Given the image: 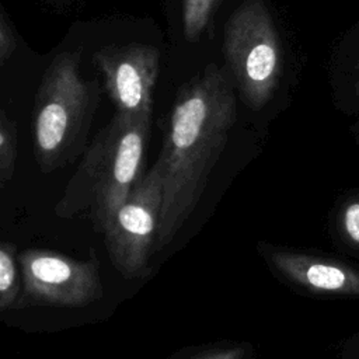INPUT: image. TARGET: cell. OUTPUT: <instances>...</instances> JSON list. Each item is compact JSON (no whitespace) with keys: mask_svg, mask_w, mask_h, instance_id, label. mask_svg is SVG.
<instances>
[{"mask_svg":"<svg viewBox=\"0 0 359 359\" xmlns=\"http://www.w3.org/2000/svg\"><path fill=\"white\" fill-rule=\"evenodd\" d=\"M330 76L337 107L349 114L359 111V22L335 49Z\"/></svg>","mask_w":359,"mask_h":359,"instance_id":"ba28073f","label":"cell"},{"mask_svg":"<svg viewBox=\"0 0 359 359\" xmlns=\"http://www.w3.org/2000/svg\"><path fill=\"white\" fill-rule=\"evenodd\" d=\"M150 125L151 118L115 112L86 150L66 187L62 206L93 203L97 222L107 229L143 180L142 168Z\"/></svg>","mask_w":359,"mask_h":359,"instance_id":"7a4b0ae2","label":"cell"},{"mask_svg":"<svg viewBox=\"0 0 359 359\" xmlns=\"http://www.w3.org/2000/svg\"><path fill=\"white\" fill-rule=\"evenodd\" d=\"M74 275L76 268L65 258L49 254H36L29 258V276L41 292L49 293L50 287L67 286Z\"/></svg>","mask_w":359,"mask_h":359,"instance_id":"9c48e42d","label":"cell"},{"mask_svg":"<svg viewBox=\"0 0 359 359\" xmlns=\"http://www.w3.org/2000/svg\"><path fill=\"white\" fill-rule=\"evenodd\" d=\"M14 264L8 252L3 248H0V294H6L10 292L13 283H14Z\"/></svg>","mask_w":359,"mask_h":359,"instance_id":"4fadbf2b","label":"cell"},{"mask_svg":"<svg viewBox=\"0 0 359 359\" xmlns=\"http://www.w3.org/2000/svg\"><path fill=\"white\" fill-rule=\"evenodd\" d=\"M161 202L163 177L154 163L107 227L111 250L122 262L137 264L149 250L158 227Z\"/></svg>","mask_w":359,"mask_h":359,"instance_id":"8992f818","label":"cell"},{"mask_svg":"<svg viewBox=\"0 0 359 359\" xmlns=\"http://www.w3.org/2000/svg\"><path fill=\"white\" fill-rule=\"evenodd\" d=\"M353 130H355V135H356V139H358V142H359V121L356 122V125L353 126Z\"/></svg>","mask_w":359,"mask_h":359,"instance_id":"9a60e30c","label":"cell"},{"mask_svg":"<svg viewBox=\"0 0 359 359\" xmlns=\"http://www.w3.org/2000/svg\"><path fill=\"white\" fill-rule=\"evenodd\" d=\"M15 49L14 35L0 13V63H4Z\"/></svg>","mask_w":359,"mask_h":359,"instance_id":"5bb4252c","label":"cell"},{"mask_svg":"<svg viewBox=\"0 0 359 359\" xmlns=\"http://www.w3.org/2000/svg\"><path fill=\"white\" fill-rule=\"evenodd\" d=\"M100 95L80 72V52H62L45 70L34 105V150L43 174L67 165L84 149Z\"/></svg>","mask_w":359,"mask_h":359,"instance_id":"3957f363","label":"cell"},{"mask_svg":"<svg viewBox=\"0 0 359 359\" xmlns=\"http://www.w3.org/2000/svg\"><path fill=\"white\" fill-rule=\"evenodd\" d=\"M342 226L346 236L359 244V196L349 199L342 210Z\"/></svg>","mask_w":359,"mask_h":359,"instance_id":"7c38bea8","label":"cell"},{"mask_svg":"<svg viewBox=\"0 0 359 359\" xmlns=\"http://www.w3.org/2000/svg\"><path fill=\"white\" fill-rule=\"evenodd\" d=\"M269 259L286 278L310 290L359 294V272L339 262L287 251H271Z\"/></svg>","mask_w":359,"mask_h":359,"instance_id":"52a82bcc","label":"cell"},{"mask_svg":"<svg viewBox=\"0 0 359 359\" xmlns=\"http://www.w3.org/2000/svg\"><path fill=\"white\" fill-rule=\"evenodd\" d=\"M234 86L209 63L181 86L156 164L163 177L158 241H168L196 206L236 123Z\"/></svg>","mask_w":359,"mask_h":359,"instance_id":"6da1fadb","label":"cell"},{"mask_svg":"<svg viewBox=\"0 0 359 359\" xmlns=\"http://www.w3.org/2000/svg\"><path fill=\"white\" fill-rule=\"evenodd\" d=\"M93 62L104 77L116 112L151 118L153 90L160 66L157 48L143 43L107 46L93 55Z\"/></svg>","mask_w":359,"mask_h":359,"instance_id":"5b68a950","label":"cell"},{"mask_svg":"<svg viewBox=\"0 0 359 359\" xmlns=\"http://www.w3.org/2000/svg\"><path fill=\"white\" fill-rule=\"evenodd\" d=\"M17 158V143L14 128L0 104V189L4 188L14 175Z\"/></svg>","mask_w":359,"mask_h":359,"instance_id":"8fae6325","label":"cell"},{"mask_svg":"<svg viewBox=\"0 0 359 359\" xmlns=\"http://www.w3.org/2000/svg\"><path fill=\"white\" fill-rule=\"evenodd\" d=\"M223 52L241 100L251 109L264 108L283 74L282 41L264 0H245L224 25Z\"/></svg>","mask_w":359,"mask_h":359,"instance_id":"277c9868","label":"cell"},{"mask_svg":"<svg viewBox=\"0 0 359 359\" xmlns=\"http://www.w3.org/2000/svg\"><path fill=\"white\" fill-rule=\"evenodd\" d=\"M220 0H182L184 36L189 42L201 38Z\"/></svg>","mask_w":359,"mask_h":359,"instance_id":"30bf717a","label":"cell"}]
</instances>
